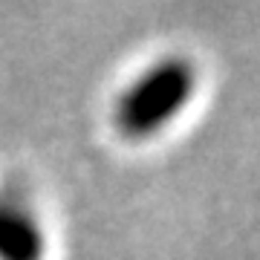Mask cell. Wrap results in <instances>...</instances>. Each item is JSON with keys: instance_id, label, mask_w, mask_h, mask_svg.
I'll list each match as a JSON object with an SVG mask.
<instances>
[{"instance_id": "1", "label": "cell", "mask_w": 260, "mask_h": 260, "mask_svg": "<svg viewBox=\"0 0 260 260\" xmlns=\"http://www.w3.org/2000/svg\"><path fill=\"white\" fill-rule=\"evenodd\" d=\"M197 84L200 73L191 58L171 52L150 61L113 99V130L124 142H150L185 113Z\"/></svg>"}, {"instance_id": "2", "label": "cell", "mask_w": 260, "mask_h": 260, "mask_svg": "<svg viewBox=\"0 0 260 260\" xmlns=\"http://www.w3.org/2000/svg\"><path fill=\"white\" fill-rule=\"evenodd\" d=\"M0 260H44V234L35 214L0 197Z\"/></svg>"}]
</instances>
